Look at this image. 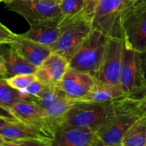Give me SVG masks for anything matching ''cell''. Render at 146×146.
Wrapping results in <instances>:
<instances>
[{"label":"cell","mask_w":146,"mask_h":146,"mask_svg":"<svg viewBox=\"0 0 146 146\" xmlns=\"http://www.w3.org/2000/svg\"><path fill=\"white\" fill-rule=\"evenodd\" d=\"M109 37L93 29L68 61L69 68L92 74L99 70Z\"/></svg>","instance_id":"cell-4"},{"label":"cell","mask_w":146,"mask_h":146,"mask_svg":"<svg viewBox=\"0 0 146 146\" xmlns=\"http://www.w3.org/2000/svg\"><path fill=\"white\" fill-rule=\"evenodd\" d=\"M60 34L58 24L30 27L27 32L21 34L24 37L51 48L57 41Z\"/></svg>","instance_id":"cell-19"},{"label":"cell","mask_w":146,"mask_h":146,"mask_svg":"<svg viewBox=\"0 0 146 146\" xmlns=\"http://www.w3.org/2000/svg\"><path fill=\"white\" fill-rule=\"evenodd\" d=\"M9 46L8 48L0 53L5 59L7 68V78L17 74H35L37 68L26 61L17 51Z\"/></svg>","instance_id":"cell-18"},{"label":"cell","mask_w":146,"mask_h":146,"mask_svg":"<svg viewBox=\"0 0 146 146\" xmlns=\"http://www.w3.org/2000/svg\"><path fill=\"white\" fill-rule=\"evenodd\" d=\"M5 7L24 17L30 27L59 25L62 20L59 3L50 0H13Z\"/></svg>","instance_id":"cell-3"},{"label":"cell","mask_w":146,"mask_h":146,"mask_svg":"<svg viewBox=\"0 0 146 146\" xmlns=\"http://www.w3.org/2000/svg\"><path fill=\"white\" fill-rule=\"evenodd\" d=\"M45 86V84L41 82L39 80L36 79L34 81H33L30 85L28 86L25 90H24V92L27 94H28L29 96L32 97L33 99L34 98H36L38 96L42 90L44 89Z\"/></svg>","instance_id":"cell-26"},{"label":"cell","mask_w":146,"mask_h":146,"mask_svg":"<svg viewBox=\"0 0 146 146\" xmlns=\"http://www.w3.org/2000/svg\"><path fill=\"white\" fill-rule=\"evenodd\" d=\"M59 7L62 14L61 21H65L82 12L84 0H61Z\"/></svg>","instance_id":"cell-23"},{"label":"cell","mask_w":146,"mask_h":146,"mask_svg":"<svg viewBox=\"0 0 146 146\" xmlns=\"http://www.w3.org/2000/svg\"><path fill=\"white\" fill-rule=\"evenodd\" d=\"M0 118H7V119L13 120V121H19L14 114L11 113V110L9 108H5V107L2 106L0 105Z\"/></svg>","instance_id":"cell-28"},{"label":"cell","mask_w":146,"mask_h":146,"mask_svg":"<svg viewBox=\"0 0 146 146\" xmlns=\"http://www.w3.org/2000/svg\"><path fill=\"white\" fill-rule=\"evenodd\" d=\"M9 45L14 48L26 61L36 68L52 53L50 47L26 38L21 34H17L15 38Z\"/></svg>","instance_id":"cell-15"},{"label":"cell","mask_w":146,"mask_h":146,"mask_svg":"<svg viewBox=\"0 0 146 146\" xmlns=\"http://www.w3.org/2000/svg\"><path fill=\"white\" fill-rule=\"evenodd\" d=\"M42 109L34 101L27 100H19L10 108L11 113L19 121L34 127L54 140V133L43 115Z\"/></svg>","instance_id":"cell-13"},{"label":"cell","mask_w":146,"mask_h":146,"mask_svg":"<svg viewBox=\"0 0 146 146\" xmlns=\"http://www.w3.org/2000/svg\"><path fill=\"white\" fill-rule=\"evenodd\" d=\"M11 1H13V0H0V2H4V4H7V3L10 2Z\"/></svg>","instance_id":"cell-35"},{"label":"cell","mask_w":146,"mask_h":146,"mask_svg":"<svg viewBox=\"0 0 146 146\" xmlns=\"http://www.w3.org/2000/svg\"><path fill=\"white\" fill-rule=\"evenodd\" d=\"M96 82L92 74L68 68L58 85L67 98L79 102L91 93Z\"/></svg>","instance_id":"cell-11"},{"label":"cell","mask_w":146,"mask_h":146,"mask_svg":"<svg viewBox=\"0 0 146 146\" xmlns=\"http://www.w3.org/2000/svg\"><path fill=\"white\" fill-rule=\"evenodd\" d=\"M124 96L126 95L119 85L104 82L96 78L95 86L91 93L79 102L106 103Z\"/></svg>","instance_id":"cell-16"},{"label":"cell","mask_w":146,"mask_h":146,"mask_svg":"<svg viewBox=\"0 0 146 146\" xmlns=\"http://www.w3.org/2000/svg\"><path fill=\"white\" fill-rule=\"evenodd\" d=\"M122 29L125 45L141 54L146 51V3L131 4L127 9Z\"/></svg>","instance_id":"cell-8"},{"label":"cell","mask_w":146,"mask_h":146,"mask_svg":"<svg viewBox=\"0 0 146 146\" xmlns=\"http://www.w3.org/2000/svg\"><path fill=\"white\" fill-rule=\"evenodd\" d=\"M76 103L69 98H64L42 109L43 115L54 135L56 130L64 123L66 115Z\"/></svg>","instance_id":"cell-17"},{"label":"cell","mask_w":146,"mask_h":146,"mask_svg":"<svg viewBox=\"0 0 146 146\" xmlns=\"http://www.w3.org/2000/svg\"><path fill=\"white\" fill-rule=\"evenodd\" d=\"M50 1H55V2H58L59 3L61 0H50Z\"/></svg>","instance_id":"cell-37"},{"label":"cell","mask_w":146,"mask_h":146,"mask_svg":"<svg viewBox=\"0 0 146 146\" xmlns=\"http://www.w3.org/2000/svg\"><path fill=\"white\" fill-rule=\"evenodd\" d=\"M101 0H84V14L92 20L93 16L96 11L97 6Z\"/></svg>","instance_id":"cell-27"},{"label":"cell","mask_w":146,"mask_h":146,"mask_svg":"<svg viewBox=\"0 0 146 146\" xmlns=\"http://www.w3.org/2000/svg\"><path fill=\"white\" fill-rule=\"evenodd\" d=\"M17 34L0 22V46L2 45H9L15 38Z\"/></svg>","instance_id":"cell-25"},{"label":"cell","mask_w":146,"mask_h":146,"mask_svg":"<svg viewBox=\"0 0 146 146\" xmlns=\"http://www.w3.org/2000/svg\"><path fill=\"white\" fill-rule=\"evenodd\" d=\"M0 135L4 137L7 146H52L54 140L20 121L10 122L0 128Z\"/></svg>","instance_id":"cell-9"},{"label":"cell","mask_w":146,"mask_h":146,"mask_svg":"<svg viewBox=\"0 0 146 146\" xmlns=\"http://www.w3.org/2000/svg\"><path fill=\"white\" fill-rule=\"evenodd\" d=\"M7 68L6 65L5 59L2 54H0V77L1 78H7Z\"/></svg>","instance_id":"cell-29"},{"label":"cell","mask_w":146,"mask_h":146,"mask_svg":"<svg viewBox=\"0 0 146 146\" xmlns=\"http://www.w3.org/2000/svg\"><path fill=\"white\" fill-rule=\"evenodd\" d=\"M132 4H139L146 3V0H131Z\"/></svg>","instance_id":"cell-33"},{"label":"cell","mask_w":146,"mask_h":146,"mask_svg":"<svg viewBox=\"0 0 146 146\" xmlns=\"http://www.w3.org/2000/svg\"><path fill=\"white\" fill-rule=\"evenodd\" d=\"M59 28V37L51 49L69 61L92 31V20L82 11L69 19L61 21Z\"/></svg>","instance_id":"cell-2"},{"label":"cell","mask_w":146,"mask_h":146,"mask_svg":"<svg viewBox=\"0 0 146 146\" xmlns=\"http://www.w3.org/2000/svg\"><path fill=\"white\" fill-rule=\"evenodd\" d=\"M131 0H101L92 18L93 29L109 38H122V24Z\"/></svg>","instance_id":"cell-5"},{"label":"cell","mask_w":146,"mask_h":146,"mask_svg":"<svg viewBox=\"0 0 146 146\" xmlns=\"http://www.w3.org/2000/svg\"><path fill=\"white\" fill-rule=\"evenodd\" d=\"M146 115H143L125 131L121 146H145Z\"/></svg>","instance_id":"cell-20"},{"label":"cell","mask_w":146,"mask_h":146,"mask_svg":"<svg viewBox=\"0 0 146 146\" xmlns=\"http://www.w3.org/2000/svg\"><path fill=\"white\" fill-rule=\"evenodd\" d=\"M145 75L141 53L130 48L124 43L119 76V86L124 94L128 96L136 98L139 94L143 95L146 91Z\"/></svg>","instance_id":"cell-6"},{"label":"cell","mask_w":146,"mask_h":146,"mask_svg":"<svg viewBox=\"0 0 146 146\" xmlns=\"http://www.w3.org/2000/svg\"><path fill=\"white\" fill-rule=\"evenodd\" d=\"M123 46L122 38H108L101 66L95 76L97 79L119 85Z\"/></svg>","instance_id":"cell-10"},{"label":"cell","mask_w":146,"mask_h":146,"mask_svg":"<svg viewBox=\"0 0 146 146\" xmlns=\"http://www.w3.org/2000/svg\"><path fill=\"white\" fill-rule=\"evenodd\" d=\"M12 121H16L7 119V118H0V128H1L2 127H4V125L9 123L10 122H12Z\"/></svg>","instance_id":"cell-31"},{"label":"cell","mask_w":146,"mask_h":146,"mask_svg":"<svg viewBox=\"0 0 146 146\" xmlns=\"http://www.w3.org/2000/svg\"><path fill=\"white\" fill-rule=\"evenodd\" d=\"M19 100L33 101V98L24 91H18L11 88L5 78L0 77V105L10 109L11 106Z\"/></svg>","instance_id":"cell-21"},{"label":"cell","mask_w":146,"mask_h":146,"mask_svg":"<svg viewBox=\"0 0 146 146\" xmlns=\"http://www.w3.org/2000/svg\"><path fill=\"white\" fill-rule=\"evenodd\" d=\"M52 146H102L96 133L64 123L56 130Z\"/></svg>","instance_id":"cell-12"},{"label":"cell","mask_w":146,"mask_h":146,"mask_svg":"<svg viewBox=\"0 0 146 146\" xmlns=\"http://www.w3.org/2000/svg\"><path fill=\"white\" fill-rule=\"evenodd\" d=\"M145 146H146V141H145Z\"/></svg>","instance_id":"cell-38"},{"label":"cell","mask_w":146,"mask_h":146,"mask_svg":"<svg viewBox=\"0 0 146 146\" xmlns=\"http://www.w3.org/2000/svg\"><path fill=\"white\" fill-rule=\"evenodd\" d=\"M143 115L141 98L124 96L112 101L104 125L96 132L102 146H121L125 131Z\"/></svg>","instance_id":"cell-1"},{"label":"cell","mask_w":146,"mask_h":146,"mask_svg":"<svg viewBox=\"0 0 146 146\" xmlns=\"http://www.w3.org/2000/svg\"><path fill=\"white\" fill-rule=\"evenodd\" d=\"M112 101L106 103L77 102L68 111L64 123L86 128L96 133L111 112Z\"/></svg>","instance_id":"cell-7"},{"label":"cell","mask_w":146,"mask_h":146,"mask_svg":"<svg viewBox=\"0 0 146 146\" xmlns=\"http://www.w3.org/2000/svg\"><path fill=\"white\" fill-rule=\"evenodd\" d=\"M4 78L11 88L18 91H24L33 81L37 79L35 74H17Z\"/></svg>","instance_id":"cell-24"},{"label":"cell","mask_w":146,"mask_h":146,"mask_svg":"<svg viewBox=\"0 0 146 146\" xmlns=\"http://www.w3.org/2000/svg\"><path fill=\"white\" fill-rule=\"evenodd\" d=\"M141 98L143 100V101H146V92L143 94V96L141 97Z\"/></svg>","instance_id":"cell-36"},{"label":"cell","mask_w":146,"mask_h":146,"mask_svg":"<svg viewBox=\"0 0 146 146\" xmlns=\"http://www.w3.org/2000/svg\"><path fill=\"white\" fill-rule=\"evenodd\" d=\"M64 98H68L59 85L45 84V86L41 94L38 97L34 98L33 101L36 103L42 108H46Z\"/></svg>","instance_id":"cell-22"},{"label":"cell","mask_w":146,"mask_h":146,"mask_svg":"<svg viewBox=\"0 0 146 146\" xmlns=\"http://www.w3.org/2000/svg\"><path fill=\"white\" fill-rule=\"evenodd\" d=\"M69 68L68 61L64 57L53 52L37 68V79L45 84L58 85Z\"/></svg>","instance_id":"cell-14"},{"label":"cell","mask_w":146,"mask_h":146,"mask_svg":"<svg viewBox=\"0 0 146 146\" xmlns=\"http://www.w3.org/2000/svg\"><path fill=\"white\" fill-rule=\"evenodd\" d=\"M141 104H142V108L143 111V114L146 115V101H143V100L141 99Z\"/></svg>","instance_id":"cell-34"},{"label":"cell","mask_w":146,"mask_h":146,"mask_svg":"<svg viewBox=\"0 0 146 146\" xmlns=\"http://www.w3.org/2000/svg\"><path fill=\"white\" fill-rule=\"evenodd\" d=\"M141 63H142V67L144 72L146 73V51L141 54Z\"/></svg>","instance_id":"cell-30"},{"label":"cell","mask_w":146,"mask_h":146,"mask_svg":"<svg viewBox=\"0 0 146 146\" xmlns=\"http://www.w3.org/2000/svg\"><path fill=\"white\" fill-rule=\"evenodd\" d=\"M0 146H7V143L4 137L0 135Z\"/></svg>","instance_id":"cell-32"},{"label":"cell","mask_w":146,"mask_h":146,"mask_svg":"<svg viewBox=\"0 0 146 146\" xmlns=\"http://www.w3.org/2000/svg\"><path fill=\"white\" fill-rule=\"evenodd\" d=\"M145 92H146V91H145Z\"/></svg>","instance_id":"cell-39"}]
</instances>
